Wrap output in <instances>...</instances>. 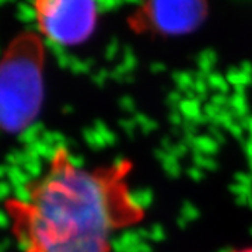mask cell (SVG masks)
I'll use <instances>...</instances> for the list:
<instances>
[{"mask_svg":"<svg viewBox=\"0 0 252 252\" xmlns=\"http://www.w3.org/2000/svg\"><path fill=\"white\" fill-rule=\"evenodd\" d=\"M132 162L87 168L64 147L51 157L21 198L6 200L23 252H111L118 231L143 220L130 187Z\"/></svg>","mask_w":252,"mask_h":252,"instance_id":"obj_1","label":"cell"},{"mask_svg":"<svg viewBox=\"0 0 252 252\" xmlns=\"http://www.w3.org/2000/svg\"><path fill=\"white\" fill-rule=\"evenodd\" d=\"M45 46L34 31L14 36L0 58V130L20 133L34 124L44 101Z\"/></svg>","mask_w":252,"mask_h":252,"instance_id":"obj_2","label":"cell"},{"mask_svg":"<svg viewBox=\"0 0 252 252\" xmlns=\"http://www.w3.org/2000/svg\"><path fill=\"white\" fill-rule=\"evenodd\" d=\"M34 13L39 32L64 46L86 42L98 21L97 0H34Z\"/></svg>","mask_w":252,"mask_h":252,"instance_id":"obj_3","label":"cell"},{"mask_svg":"<svg viewBox=\"0 0 252 252\" xmlns=\"http://www.w3.org/2000/svg\"><path fill=\"white\" fill-rule=\"evenodd\" d=\"M206 16V0H142L129 26L137 32L181 35L199 27Z\"/></svg>","mask_w":252,"mask_h":252,"instance_id":"obj_4","label":"cell"},{"mask_svg":"<svg viewBox=\"0 0 252 252\" xmlns=\"http://www.w3.org/2000/svg\"><path fill=\"white\" fill-rule=\"evenodd\" d=\"M234 252H252V247H248V248H243V250H238V251Z\"/></svg>","mask_w":252,"mask_h":252,"instance_id":"obj_5","label":"cell"}]
</instances>
